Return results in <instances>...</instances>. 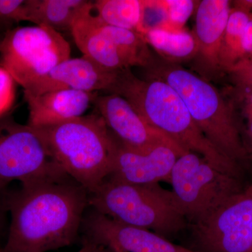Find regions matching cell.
Masks as SVG:
<instances>
[{"mask_svg": "<svg viewBox=\"0 0 252 252\" xmlns=\"http://www.w3.org/2000/svg\"><path fill=\"white\" fill-rule=\"evenodd\" d=\"M5 204L11 223L1 252H47L76 241L89 192L64 174L21 185Z\"/></svg>", "mask_w": 252, "mask_h": 252, "instance_id": "6da1fadb", "label": "cell"}, {"mask_svg": "<svg viewBox=\"0 0 252 252\" xmlns=\"http://www.w3.org/2000/svg\"><path fill=\"white\" fill-rule=\"evenodd\" d=\"M109 94L122 96L145 122L182 149L204 158L217 169L237 175L236 162L220 153L198 128L177 91L165 81L135 77L130 69L121 72Z\"/></svg>", "mask_w": 252, "mask_h": 252, "instance_id": "7a4b0ae2", "label": "cell"}, {"mask_svg": "<svg viewBox=\"0 0 252 252\" xmlns=\"http://www.w3.org/2000/svg\"><path fill=\"white\" fill-rule=\"evenodd\" d=\"M35 128L53 158L89 193L110 175L116 139L97 112Z\"/></svg>", "mask_w": 252, "mask_h": 252, "instance_id": "3957f363", "label": "cell"}, {"mask_svg": "<svg viewBox=\"0 0 252 252\" xmlns=\"http://www.w3.org/2000/svg\"><path fill=\"white\" fill-rule=\"evenodd\" d=\"M149 79L165 81L177 91L207 140L236 162L246 156L234 109L210 81L178 64L154 59Z\"/></svg>", "mask_w": 252, "mask_h": 252, "instance_id": "277c9868", "label": "cell"}, {"mask_svg": "<svg viewBox=\"0 0 252 252\" xmlns=\"http://www.w3.org/2000/svg\"><path fill=\"white\" fill-rule=\"evenodd\" d=\"M89 205L101 215L165 237L187 226L172 192L158 183L135 185L106 180L89 193Z\"/></svg>", "mask_w": 252, "mask_h": 252, "instance_id": "5b68a950", "label": "cell"}, {"mask_svg": "<svg viewBox=\"0 0 252 252\" xmlns=\"http://www.w3.org/2000/svg\"><path fill=\"white\" fill-rule=\"evenodd\" d=\"M168 182L176 206L190 224L240 193L235 176L220 171L193 152L177 158Z\"/></svg>", "mask_w": 252, "mask_h": 252, "instance_id": "8992f818", "label": "cell"}, {"mask_svg": "<svg viewBox=\"0 0 252 252\" xmlns=\"http://www.w3.org/2000/svg\"><path fill=\"white\" fill-rule=\"evenodd\" d=\"M71 48L61 33L41 26L6 31L0 44V64L24 91L70 59Z\"/></svg>", "mask_w": 252, "mask_h": 252, "instance_id": "52a82bcc", "label": "cell"}, {"mask_svg": "<svg viewBox=\"0 0 252 252\" xmlns=\"http://www.w3.org/2000/svg\"><path fill=\"white\" fill-rule=\"evenodd\" d=\"M35 127L18 124L7 114L0 118V190L11 182L21 185L64 175Z\"/></svg>", "mask_w": 252, "mask_h": 252, "instance_id": "ba28073f", "label": "cell"}, {"mask_svg": "<svg viewBox=\"0 0 252 252\" xmlns=\"http://www.w3.org/2000/svg\"><path fill=\"white\" fill-rule=\"evenodd\" d=\"M198 252H252V191L230 198L208 216L191 224Z\"/></svg>", "mask_w": 252, "mask_h": 252, "instance_id": "9c48e42d", "label": "cell"}, {"mask_svg": "<svg viewBox=\"0 0 252 252\" xmlns=\"http://www.w3.org/2000/svg\"><path fill=\"white\" fill-rule=\"evenodd\" d=\"M94 211L84 220V243L105 247L113 252H198L175 245L152 230L125 224Z\"/></svg>", "mask_w": 252, "mask_h": 252, "instance_id": "30bf717a", "label": "cell"}, {"mask_svg": "<svg viewBox=\"0 0 252 252\" xmlns=\"http://www.w3.org/2000/svg\"><path fill=\"white\" fill-rule=\"evenodd\" d=\"M93 104L107 128L127 148L147 152L162 144H177L147 124L130 102L119 94H98Z\"/></svg>", "mask_w": 252, "mask_h": 252, "instance_id": "8fae6325", "label": "cell"}, {"mask_svg": "<svg viewBox=\"0 0 252 252\" xmlns=\"http://www.w3.org/2000/svg\"><path fill=\"white\" fill-rule=\"evenodd\" d=\"M115 139L112 170L107 180L121 183L149 185L169 182L177 158L188 153L177 144H162L147 152H138Z\"/></svg>", "mask_w": 252, "mask_h": 252, "instance_id": "7c38bea8", "label": "cell"}, {"mask_svg": "<svg viewBox=\"0 0 252 252\" xmlns=\"http://www.w3.org/2000/svg\"><path fill=\"white\" fill-rule=\"evenodd\" d=\"M228 0L200 1L195 11L193 33L198 43L194 65L200 77L215 79L220 72V53L230 10Z\"/></svg>", "mask_w": 252, "mask_h": 252, "instance_id": "4fadbf2b", "label": "cell"}, {"mask_svg": "<svg viewBox=\"0 0 252 252\" xmlns=\"http://www.w3.org/2000/svg\"><path fill=\"white\" fill-rule=\"evenodd\" d=\"M121 72L122 71L102 67L84 56L70 58L24 93L36 95L51 91L74 89L89 93L104 91L109 94L117 84Z\"/></svg>", "mask_w": 252, "mask_h": 252, "instance_id": "5bb4252c", "label": "cell"}, {"mask_svg": "<svg viewBox=\"0 0 252 252\" xmlns=\"http://www.w3.org/2000/svg\"><path fill=\"white\" fill-rule=\"evenodd\" d=\"M97 93L64 89L41 94L24 93L29 109L28 125L41 127L82 117Z\"/></svg>", "mask_w": 252, "mask_h": 252, "instance_id": "9a60e30c", "label": "cell"}, {"mask_svg": "<svg viewBox=\"0 0 252 252\" xmlns=\"http://www.w3.org/2000/svg\"><path fill=\"white\" fill-rule=\"evenodd\" d=\"M94 3L73 24L72 34L76 45L83 56L89 58L99 65L111 70L122 71L128 69L114 44L101 31L102 21L93 14Z\"/></svg>", "mask_w": 252, "mask_h": 252, "instance_id": "2e32d148", "label": "cell"}, {"mask_svg": "<svg viewBox=\"0 0 252 252\" xmlns=\"http://www.w3.org/2000/svg\"><path fill=\"white\" fill-rule=\"evenodd\" d=\"M87 0H24L23 21L51 28L57 32H71L78 16L92 6Z\"/></svg>", "mask_w": 252, "mask_h": 252, "instance_id": "e0dca14e", "label": "cell"}, {"mask_svg": "<svg viewBox=\"0 0 252 252\" xmlns=\"http://www.w3.org/2000/svg\"><path fill=\"white\" fill-rule=\"evenodd\" d=\"M147 44L166 62L179 63L191 61L198 54V47L193 32L157 30L143 36Z\"/></svg>", "mask_w": 252, "mask_h": 252, "instance_id": "ac0fdd59", "label": "cell"}, {"mask_svg": "<svg viewBox=\"0 0 252 252\" xmlns=\"http://www.w3.org/2000/svg\"><path fill=\"white\" fill-rule=\"evenodd\" d=\"M101 31L117 49L126 67L147 68L155 57L143 36L137 32L112 27L102 22Z\"/></svg>", "mask_w": 252, "mask_h": 252, "instance_id": "d6986e66", "label": "cell"}, {"mask_svg": "<svg viewBox=\"0 0 252 252\" xmlns=\"http://www.w3.org/2000/svg\"><path fill=\"white\" fill-rule=\"evenodd\" d=\"M94 10L104 24L136 31L140 23L141 0H97L94 1Z\"/></svg>", "mask_w": 252, "mask_h": 252, "instance_id": "ffe728a7", "label": "cell"}, {"mask_svg": "<svg viewBox=\"0 0 252 252\" xmlns=\"http://www.w3.org/2000/svg\"><path fill=\"white\" fill-rule=\"evenodd\" d=\"M250 14L235 8L230 10L220 53V68L223 72L244 59L242 42Z\"/></svg>", "mask_w": 252, "mask_h": 252, "instance_id": "44dd1931", "label": "cell"}, {"mask_svg": "<svg viewBox=\"0 0 252 252\" xmlns=\"http://www.w3.org/2000/svg\"><path fill=\"white\" fill-rule=\"evenodd\" d=\"M157 30H170L165 0H141L140 23L137 32L144 36Z\"/></svg>", "mask_w": 252, "mask_h": 252, "instance_id": "7402d4cb", "label": "cell"}, {"mask_svg": "<svg viewBox=\"0 0 252 252\" xmlns=\"http://www.w3.org/2000/svg\"><path fill=\"white\" fill-rule=\"evenodd\" d=\"M200 1L165 0L171 31L184 29L189 18L196 11Z\"/></svg>", "mask_w": 252, "mask_h": 252, "instance_id": "603a6c76", "label": "cell"}, {"mask_svg": "<svg viewBox=\"0 0 252 252\" xmlns=\"http://www.w3.org/2000/svg\"><path fill=\"white\" fill-rule=\"evenodd\" d=\"M16 81L0 64V118L9 114L16 97Z\"/></svg>", "mask_w": 252, "mask_h": 252, "instance_id": "cb8c5ba5", "label": "cell"}, {"mask_svg": "<svg viewBox=\"0 0 252 252\" xmlns=\"http://www.w3.org/2000/svg\"><path fill=\"white\" fill-rule=\"evenodd\" d=\"M238 85L252 88V57L245 58L227 70Z\"/></svg>", "mask_w": 252, "mask_h": 252, "instance_id": "d4e9b609", "label": "cell"}, {"mask_svg": "<svg viewBox=\"0 0 252 252\" xmlns=\"http://www.w3.org/2000/svg\"><path fill=\"white\" fill-rule=\"evenodd\" d=\"M24 0H0V19L11 22L23 21Z\"/></svg>", "mask_w": 252, "mask_h": 252, "instance_id": "484cf974", "label": "cell"}, {"mask_svg": "<svg viewBox=\"0 0 252 252\" xmlns=\"http://www.w3.org/2000/svg\"><path fill=\"white\" fill-rule=\"evenodd\" d=\"M240 97L243 103V111L248 120L252 118V88L238 85Z\"/></svg>", "mask_w": 252, "mask_h": 252, "instance_id": "4316f807", "label": "cell"}, {"mask_svg": "<svg viewBox=\"0 0 252 252\" xmlns=\"http://www.w3.org/2000/svg\"><path fill=\"white\" fill-rule=\"evenodd\" d=\"M242 49L244 59L250 57L252 54V14H250V20L244 31Z\"/></svg>", "mask_w": 252, "mask_h": 252, "instance_id": "83f0119b", "label": "cell"}, {"mask_svg": "<svg viewBox=\"0 0 252 252\" xmlns=\"http://www.w3.org/2000/svg\"><path fill=\"white\" fill-rule=\"evenodd\" d=\"M235 9L250 14L252 9V0H239L235 1Z\"/></svg>", "mask_w": 252, "mask_h": 252, "instance_id": "f1b7e54d", "label": "cell"}, {"mask_svg": "<svg viewBox=\"0 0 252 252\" xmlns=\"http://www.w3.org/2000/svg\"><path fill=\"white\" fill-rule=\"evenodd\" d=\"M83 247L85 248L86 252H113L112 250L105 247L93 245L91 243H83Z\"/></svg>", "mask_w": 252, "mask_h": 252, "instance_id": "f546056e", "label": "cell"}, {"mask_svg": "<svg viewBox=\"0 0 252 252\" xmlns=\"http://www.w3.org/2000/svg\"><path fill=\"white\" fill-rule=\"evenodd\" d=\"M1 191L0 190V229L2 226L3 217H4V210H6V204H5V198L1 197Z\"/></svg>", "mask_w": 252, "mask_h": 252, "instance_id": "4dcf8cb0", "label": "cell"}, {"mask_svg": "<svg viewBox=\"0 0 252 252\" xmlns=\"http://www.w3.org/2000/svg\"><path fill=\"white\" fill-rule=\"evenodd\" d=\"M248 122V135L250 137V141H251V144L252 146V118L250 119Z\"/></svg>", "mask_w": 252, "mask_h": 252, "instance_id": "1f68e13d", "label": "cell"}, {"mask_svg": "<svg viewBox=\"0 0 252 252\" xmlns=\"http://www.w3.org/2000/svg\"><path fill=\"white\" fill-rule=\"evenodd\" d=\"M76 252H86V250L85 248H84V247H82V248H81V250H79V251Z\"/></svg>", "mask_w": 252, "mask_h": 252, "instance_id": "d6a6232c", "label": "cell"}, {"mask_svg": "<svg viewBox=\"0 0 252 252\" xmlns=\"http://www.w3.org/2000/svg\"><path fill=\"white\" fill-rule=\"evenodd\" d=\"M1 39H2V37L0 38V44H1Z\"/></svg>", "mask_w": 252, "mask_h": 252, "instance_id": "836d02e7", "label": "cell"}, {"mask_svg": "<svg viewBox=\"0 0 252 252\" xmlns=\"http://www.w3.org/2000/svg\"><path fill=\"white\" fill-rule=\"evenodd\" d=\"M250 190H252V187H250Z\"/></svg>", "mask_w": 252, "mask_h": 252, "instance_id": "e575fe53", "label": "cell"}, {"mask_svg": "<svg viewBox=\"0 0 252 252\" xmlns=\"http://www.w3.org/2000/svg\"><path fill=\"white\" fill-rule=\"evenodd\" d=\"M1 247H0V252H1Z\"/></svg>", "mask_w": 252, "mask_h": 252, "instance_id": "d590c367", "label": "cell"}, {"mask_svg": "<svg viewBox=\"0 0 252 252\" xmlns=\"http://www.w3.org/2000/svg\"><path fill=\"white\" fill-rule=\"evenodd\" d=\"M251 57H252V54Z\"/></svg>", "mask_w": 252, "mask_h": 252, "instance_id": "8d00e7d4", "label": "cell"}]
</instances>
